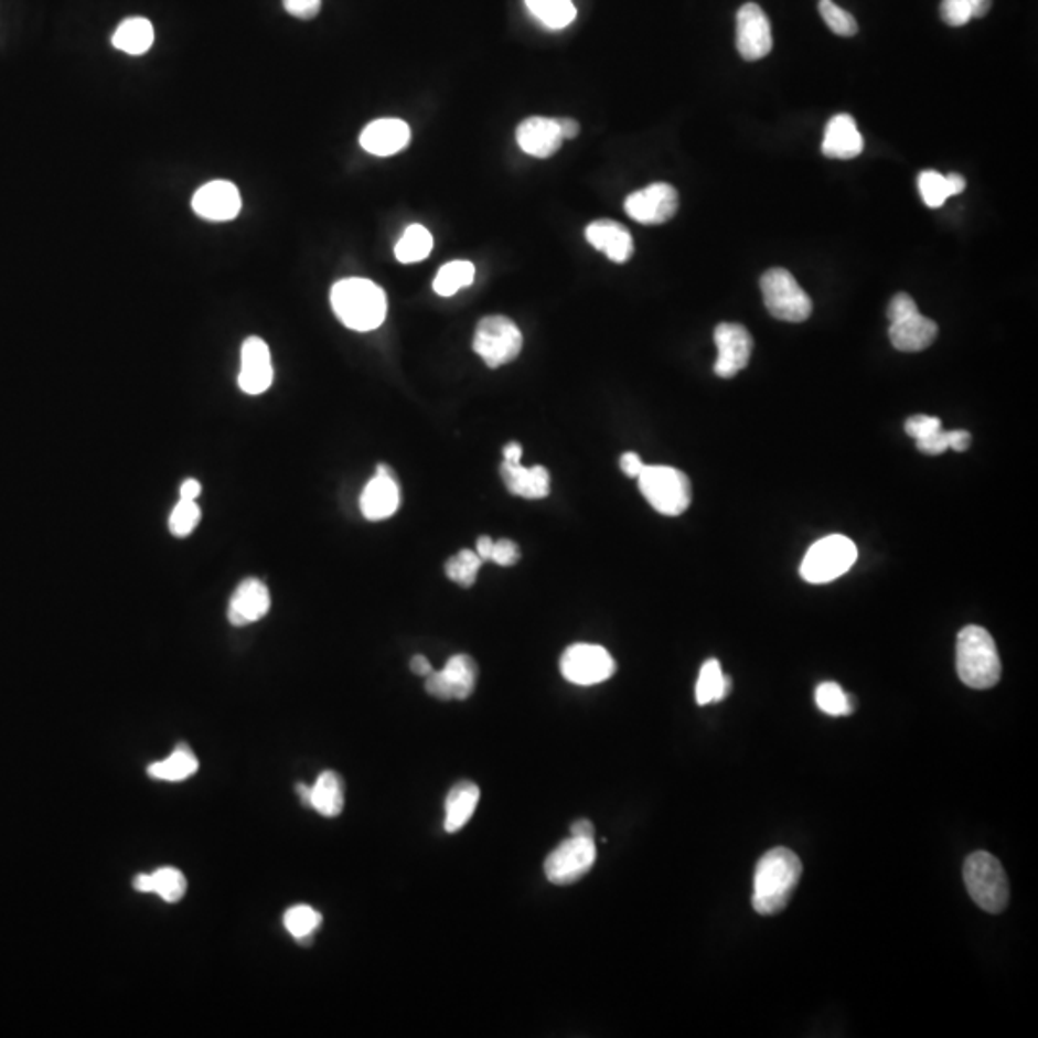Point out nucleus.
Wrapping results in <instances>:
<instances>
[{"mask_svg":"<svg viewBox=\"0 0 1038 1038\" xmlns=\"http://www.w3.org/2000/svg\"><path fill=\"white\" fill-rule=\"evenodd\" d=\"M802 877V862L794 852L778 846L766 852L755 871L752 906L760 916H775L791 902Z\"/></svg>","mask_w":1038,"mask_h":1038,"instance_id":"nucleus-1","label":"nucleus"},{"mask_svg":"<svg viewBox=\"0 0 1038 1038\" xmlns=\"http://www.w3.org/2000/svg\"><path fill=\"white\" fill-rule=\"evenodd\" d=\"M331 308L343 325L352 331H374L387 318V297L379 285L362 277H351L333 285Z\"/></svg>","mask_w":1038,"mask_h":1038,"instance_id":"nucleus-2","label":"nucleus"},{"mask_svg":"<svg viewBox=\"0 0 1038 1038\" xmlns=\"http://www.w3.org/2000/svg\"><path fill=\"white\" fill-rule=\"evenodd\" d=\"M957 675L964 685L977 691L993 688L1002 677V662L994 639L985 628L967 625L956 644Z\"/></svg>","mask_w":1038,"mask_h":1038,"instance_id":"nucleus-3","label":"nucleus"},{"mask_svg":"<svg viewBox=\"0 0 1038 1038\" xmlns=\"http://www.w3.org/2000/svg\"><path fill=\"white\" fill-rule=\"evenodd\" d=\"M964 881L970 897L981 910L1002 913L1009 902V882L1000 862L988 852H975L965 859Z\"/></svg>","mask_w":1038,"mask_h":1038,"instance_id":"nucleus-4","label":"nucleus"},{"mask_svg":"<svg viewBox=\"0 0 1038 1038\" xmlns=\"http://www.w3.org/2000/svg\"><path fill=\"white\" fill-rule=\"evenodd\" d=\"M639 489L650 506L664 516H681L693 501L687 475L670 466H644L639 473Z\"/></svg>","mask_w":1038,"mask_h":1038,"instance_id":"nucleus-5","label":"nucleus"},{"mask_svg":"<svg viewBox=\"0 0 1038 1038\" xmlns=\"http://www.w3.org/2000/svg\"><path fill=\"white\" fill-rule=\"evenodd\" d=\"M858 560V548L850 538L844 535H830L810 546L802 566L800 576L812 585L831 584L838 577L850 571Z\"/></svg>","mask_w":1038,"mask_h":1038,"instance_id":"nucleus-6","label":"nucleus"},{"mask_svg":"<svg viewBox=\"0 0 1038 1038\" xmlns=\"http://www.w3.org/2000/svg\"><path fill=\"white\" fill-rule=\"evenodd\" d=\"M760 287L766 308L781 322H806L812 315V299L800 287L791 271L783 268L768 269L760 279Z\"/></svg>","mask_w":1038,"mask_h":1038,"instance_id":"nucleus-7","label":"nucleus"},{"mask_svg":"<svg viewBox=\"0 0 1038 1038\" xmlns=\"http://www.w3.org/2000/svg\"><path fill=\"white\" fill-rule=\"evenodd\" d=\"M523 335L516 323L506 315H486L478 323L473 336V351L489 367L506 366L520 356Z\"/></svg>","mask_w":1038,"mask_h":1038,"instance_id":"nucleus-8","label":"nucleus"},{"mask_svg":"<svg viewBox=\"0 0 1038 1038\" xmlns=\"http://www.w3.org/2000/svg\"><path fill=\"white\" fill-rule=\"evenodd\" d=\"M560 672L564 679L574 685L592 687L612 677L616 673V660L600 644H571L561 654Z\"/></svg>","mask_w":1038,"mask_h":1038,"instance_id":"nucleus-9","label":"nucleus"},{"mask_svg":"<svg viewBox=\"0 0 1038 1038\" xmlns=\"http://www.w3.org/2000/svg\"><path fill=\"white\" fill-rule=\"evenodd\" d=\"M595 838L569 837L548 854L545 875L554 885H571L584 879L597 862Z\"/></svg>","mask_w":1038,"mask_h":1038,"instance_id":"nucleus-10","label":"nucleus"},{"mask_svg":"<svg viewBox=\"0 0 1038 1038\" xmlns=\"http://www.w3.org/2000/svg\"><path fill=\"white\" fill-rule=\"evenodd\" d=\"M478 685V664L466 654L450 657L441 672H431L426 677V691L439 700H466Z\"/></svg>","mask_w":1038,"mask_h":1038,"instance_id":"nucleus-11","label":"nucleus"},{"mask_svg":"<svg viewBox=\"0 0 1038 1038\" xmlns=\"http://www.w3.org/2000/svg\"><path fill=\"white\" fill-rule=\"evenodd\" d=\"M714 341L717 346V360L714 366L717 377L731 379L748 366L755 341L745 325L719 323L714 331Z\"/></svg>","mask_w":1038,"mask_h":1038,"instance_id":"nucleus-12","label":"nucleus"},{"mask_svg":"<svg viewBox=\"0 0 1038 1038\" xmlns=\"http://www.w3.org/2000/svg\"><path fill=\"white\" fill-rule=\"evenodd\" d=\"M679 208V195L670 183H652L635 191L625 201V212L639 224L660 225L670 222Z\"/></svg>","mask_w":1038,"mask_h":1038,"instance_id":"nucleus-13","label":"nucleus"},{"mask_svg":"<svg viewBox=\"0 0 1038 1038\" xmlns=\"http://www.w3.org/2000/svg\"><path fill=\"white\" fill-rule=\"evenodd\" d=\"M773 49L770 18L755 2L737 12V51L748 62L762 61Z\"/></svg>","mask_w":1038,"mask_h":1038,"instance_id":"nucleus-14","label":"nucleus"},{"mask_svg":"<svg viewBox=\"0 0 1038 1038\" xmlns=\"http://www.w3.org/2000/svg\"><path fill=\"white\" fill-rule=\"evenodd\" d=\"M240 390L250 396H258L271 387L274 366L268 344L260 336H248L240 349V372L237 377Z\"/></svg>","mask_w":1038,"mask_h":1038,"instance_id":"nucleus-15","label":"nucleus"},{"mask_svg":"<svg viewBox=\"0 0 1038 1038\" xmlns=\"http://www.w3.org/2000/svg\"><path fill=\"white\" fill-rule=\"evenodd\" d=\"M191 206L195 214L208 222H232L243 208L239 189L232 181H210L196 191Z\"/></svg>","mask_w":1038,"mask_h":1038,"instance_id":"nucleus-16","label":"nucleus"},{"mask_svg":"<svg viewBox=\"0 0 1038 1038\" xmlns=\"http://www.w3.org/2000/svg\"><path fill=\"white\" fill-rule=\"evenodd\" d=\"M400 509V486L387 466H377L374 479L364 486L360 510L370 522H382L395 516Z\"/></svg>","mask_w":1038,"mask_h":1038,"instance_id":"nucleus-17","label":"nucleus"},{"mask_svg":"<svg viewBox=\"0 0 1038 1038\" xmlns=\"http://www.w3.org/2000/svg\"><path fill=\"white\" fill-rule=\"evenodd\" d=\"M516 139L520 149L535 158L554 157L564 142L556 118L543 116H531L523 120L517 126Z\"/></svg>","mask_w":1038,"mask_h":1038,"instance_id":"nucleus-18","label":"nucleus"},{"mask_svg":"<svg viewBox=\"0 0 1038 1038\" xmlns=\"http://www.w3.org/2000/svg\"><path fill=\"white\" fill-rule=\"evenodd\" d=\"M411 139L410 126L396 118L375 120L360 135L362 149L374 157H393L406 149Z\"/></svg>","mask_w":1038,"mask_h":1038,"instance_id":"nucleus-19","label":"nucleus"},{"mask_svg":"<svg viewBox=\"0 0 1038 1038\" xmlns=\"http://www.w3.org/2000/svg\"><path fill=\"white\" fill-rule=\"evenodd\" d=\"M585 237L590 247L604 253L616 264H625L635 253V243L625 225L612 220H597L587 225Z\"/></svg>","mask_w":1038,"mask_h":1038,"instance_id":"nucleus-20","label":"nucleus"},{"mask_svg":"<svg viewBox=\"0 0 1038 1038\" xmlns=\"http://www.w3.org/2000/svg\"><path fill=\"white\" fill-rule=\"evenodd\" d=\"M271 598L266 585L260 579H245L233 592L229 600V621L237 628L260 621L269 612Z\"/></svg>","mask_w":1038,"mask_h":1038,"instance_id":"nucleus-21","label":"nucleus"},{"mask_svg":"<svg viewBox=\"0 0 1038 1038\" xmlns=\"http://www.w3.org/2000/svg\"><path fill=\"white\" fill-rule=\"evenodd\" d=\"M939 335V325L921 314L919 310L890 322L889 336L892 346L900 352L925 351Z\"/></svg>","mask_w":1038,"mask_h":1038,"instance_id":"nucleus-22","label":"nucleus"},{"mask_svg":"<svg viewBox=\"0 0 1038 1038\" xmlns=\"http://www.w3.org/2000/svg\"><path fill=\"white\" fill-rule=\"evenodd\" d=\"M823 154L833 160H852L864 150V137L850 114H837L831 118L822 145Z\"/></svg>","mask_w":1038,"mask_h":1038,"instance_id":"nucleus-23","label":"nucleus"},{"mask_svg":"<svg viewBox=\"0 0 1038 1038\" xmlns=\"http://www.w3.org/2000/svg\"><path fill=\"white\" fill-rule=\"evenodd\" d=\"M501 475L510 493L520 499L541 501L550 494V473L543 466L525 468L523 463L502 462Z\"/></svg>","mask_w":1038,"mask_h":1038,"instance_id":"nucleus-24","label":"nucleus"},{"mask_svg":"<svg viewBox=\"0 0 1038 1038\" xmlns=\"http://www.w3.org/2000/svg\"><path fill=\"white\" fill-rule=\"evenodd\" d=\"M481 791L471 781H460L450 789L445 802V830L447 833H458L470 822L471 815L478 810Z\"/></svg>","mask_w":1038,"mask_h":1038,"instance_id":"nucleus-25","label":"nucleus"},{"mask_svg":"<svg viewBox=\"0 0 1038 1038\" xmlns=\"http://www.w3.org/2000/svg\"><path fill=\"white\" fill-rule=\"evenodd\" d=\"M135 889L139 892H154L165 902H180L188 892V879L175 867H160L154 874H139L135 877Z\"/></svg>","mask_w":1038,"mask_h":1038,"instance_id":"nucleus-26","label":"nucleus"},{"mask_svg":"<svg viewBox=\"0 0 1038 1038\" xmlns=\"http://www.w3.org/2000/svg\"><path fill=\"white\" fill-rule=\"evenodd\" d=\"M918 185L921 199H923L927 206L929 208H941L946 199L964 193L967 183L960 173L942 175V173L933 172V170H927V172L919 173Z\"/></svg>","mask_w":1038,"mask_h":1038,"instance_id":"nucleus-27","label":"nucleus"},{"mask_svg":"<svg viewBox=\"0 0 1038 1038\" xmlns=\"http://www.w3.org/2000/svg\"><path fill=\"white\" fill-rule=\"evenodd\" d=\"M310 807H314L315 812L323 817H336L343 812V779L339 778L335 771H323L318 781L312 784Z\"/></svg>","mask_w":1038,"mask_h":1038,"instance_id":"nucleus-28","label":"nucleus"},{"mask_svg":"<svg viewBox=\"0 0 1038 1038\" xmlns=\"http://www.w3.org/2000/svg\"><path fill=\"white\" fill-rule=\"evenodd\" d=\"M154 43V28L145 18H128L114 31L113 45L121 53L141 56Z\"/></svg>","mask_w":1038,"mask_h":1038,"instance_id":"nucleus-29","label":"nucleus"},{"mask_svg":"<svg viewBox=\"0 0 1038 1038\" xmlns=\"http://www.w3.org/2000/svg\"><path fill=\"white\" fill-rule=\"evenodd\" d=\"M147 771H149L150 778L170 781V783H180V781H185L191 775H195L199 771V760H196V756L193 755L191 748L180 745V747H175L172 755L165 758L164 762L150 763Z\"/></svg>","mask_w":1038,"mask_h":1038,"instance_id":"nucleus-30","label":"nucleus"},{"mask_svg":"<svg viewBox=\"0 0 1038 1038\" xmlns=\"http://www.w3.org/2000/svg\"><path fill=\"white\" fill-rule=\"evenodd\" d=\"M731 693V677L725 675L717 660L704 662L698 681H696V703L700 706L716 704L725 700Z\"/></svg>","mask_w":1038,"mask_h":1038,"instance_id":"nucleus-31","label":"nucleus"},{"mask_svg":"<svg viewBox=\"0 0 1038 1038\" xmlns=\"http://www.w3.org/2000/svg\"><path fill=\"white\" fill-rule=\"evenodd\" d=\"M533 18L548 30H564L574 23L577 8L574 0H525Z\"/></svg>","mask_w":1038,"mask_h":1038,"instance_id":"nucleus-32","label":"nucleus"},{"mask_svg":"<svg viewBox=\"0 0 1038 1038\" xmlns=\"http://www.w3.org/2000/svg\"><path fill=\"white\" fill-rule=\"evenodd\" d=\"M434 250V237L427 227L419 224H411L406 227L400 240L396 243L395 256L400 264H416V261L426 260L427 256Z\"/></svg>","mask_w":1038,"mask_h":1038,"instance_id":"nucleus-33","label":"nucleus"},{"mask_svg":"<svg viewBox=\"0 0 1038 1038\" xmlns=\"http://www.w3.org/2000/svg\"><path fill=\"white\" fill-rule=\"evenodd\" d=\"M475 281V266L468 260L445 264L435 277L434 289L439 297H452Z\"/></svg>","mask_w":1038,"mask_h":1038,"instance_id":"nucleus-34","label":"nucleus"},{"mask_svg":"<svg viewBox=\"0 0 1038 1038\" xmlns=\"http://www.w3.org/2000/svg\"><path fill=\"white\" fill-rule=\"evenodd\" d=\"M322 913L314 910L312 906L299 905L292 906L285 911V929L299 942L308 941L314 937L315 931L322 927Z\"/></svg>","mask_w":1038,"mask_h":1038,"instance_id":"nucleus-35","label":"nucleus"},{"mask_svg":"<svg viewBox=\"0 0 1038 1038\" xmlns=\"http://www.w3.org/2000/svg\"><path fill=\"white\" fill-rule=\"evenodd\" d=\"M815 704L817 708L827 714V716L843 717L850 716L854 711V700L848 693H844V688L837 683H822L820 687L815 688Z\"/></svg>","mask_w":1038,"mask_h":1038,"instance_id":"nucleus-36","label":"nucleus"},{"mask_svg":"<svg viewBox=\"0 0 1038 1038\" xmlns=\"http://www.w3.org/2000/svg\"><path fill=\"white\" fill-rule=\"evenodd\" d=\"M481 566H483V560L479 558L478 553L463 548V550L454 554V556L447 561L445 571H447L450 581H454L456 585L468 589V587H473L475 581H478V574Z\"/></svg>","mask_w":1038,"mask_h":1038,"instance_id":"nucleus-37","label":"nucleus"},{"mask_svg":"<svg viewBox=\"0 0 1038 1038\" xmlns=\"http://www.w3.org/2000/svg\"><path fill=\"white\" fill-rule=\"evenodd\" d=\"M820 14H822L823 22L827 23V28L833 33H837L838 38H852V35L858 33L856 18L850 12L837 7L833 0H822L820 2Z\"/></svg>","mask_w":1038,"mask_h":1038,"instance_id":"nucleus-38","label":"nucleus"},{"mask_svg":"<svg viewBox=\"0 0 1038 1038\" xmlns=\"http://www.w3.org/2000/svg\"><path fill=\"white\" fill-rule=\"evenodd\" d=\"M201 522V509L196 501H180L170 516V531L175 537H188Z\"/></svg>","mask_w":1038,"mask_h":1038,"instance_id":"nucleus-39","label":"nucleus"},{"mask_svg":"<svg viewBox=\"0 0 1038 1038\" xmlns=\"http://www.w3.org/2000/svg\"><path fill=\"white\" fill-rule=\"evenodd\" d=\"M941 15L952 28H962L973 18L970 0H942Z\"/></svg>","mask_w":1038,"mask_h":1038,"instance_id":"nucleus-40","label":"nucleus"},{"mask_svg":"<svg viewBox=\"0 0 1038 1038\" xmlns=\"http://www.w3.org/2000/svg\"><path fill=\"white\" fill-rule=\"evenodd\" d=\"M942 429V421L939 418H933V416H913V418L906 421V434L913 437L916 441L923 439V437H929V435L934 434Z\"/></svg>","mask_w":1038,"mask_h":1038,"instance_id":"nucleus-41","label":"nucleus"},{"mask_svg":"<svg viewBox=\"0 0 1038 1038\" xmlns=\"http://www.w3.org/2000/svg\"><path fill=\"white\" fill-rule=\"evenodd\" d=\"M522 558V553H520V546L510 541V538H501V541H494L493 546V556H491V561L499 564V566H514L517 560Z\"/></svg>","mask_w":1038,"mask_h":1038,"instance_id":"nucleus-42","label":"nucleus"},{"mask_svg":"<svg viewBox=\"0 0 1038 1038\" xmlns=\"http://www.w3.org/2000/svg\"><path fill=\"white\" fill-rule=\"evenodd\" d=\"M283 7L289 14L299 20H312L320 14L322 0H283Z\"/></svg>","mask_w":1038,"mask_h":1038,"instance_id":"nucleus-43","label":"nucleus"},{"mask_svg":"<svg viewBox=\"0 0 1038 1038\" xmlns=\"http://www.w3.org/2000/svg\"><path fill=\"white\" fill-rule=\"evenodd\" d=\"M918 449L923 452V454L929 456H939L942 452L949 450V439H946V431L944 429H939L934 434L929 435V437H923L919 439Z\"/></svg>","mask_w":1038,"mask_h":1038,"instance_id":"nucleus-44","label":"nucleus"},{"mask_svg":"<svg viewBox=\"0 0 1038 1038\" xmlns=\"http://www.w3.org/2000/svg\"><path fill=\"white\" fill-rule=\"evenodd\" d=\"M916 310H918L916 300L911 299L910 295H906V292H898L897 297L890 300L887 315H889L890 322H895L898 318L911 314V312H916Z\"/></svg>","mask_w":1038,"mask_h":1038,"instance_id":"nucleus-45","label":"nucleus"},{"mask_svg":"<svg viewBox=\"0 0 1038 1038\" xmlns=\"http://www.w3.org/2000/svg\"><path fill=\"white\" fill-rule=\"evenodd\" d=\"M620 468L628 478H639V473L643 471L644 463L641 460V456L635 454V452H625L621 456Z\"/></svg>","mask_w":1038,"mask_h":1038,"instance_id":"nucleus-46","label":"nucleus"},{"mask_svg":"<svg viewBox=\"0 0 1038 1038\" xmlns=\"http://www.w3.org/2000/svg\"><path fill=\"white\" fill-rule=\"evenodd\" d=\"M946 439H949V449L956 450V452H964L972 445V435L964 431V429L946 431Z\"/></svg>","mask_w":1038,"mask_h":1038,"instance_id":"nucleus-47","label":"nucleus"},{"mask_svg":"<svg viewBox=\"0 0 1038 1038\" xmlns=\"http://www.w3.org/2000/svg\"><path fill=\"white\" fill-rule=\"evenodd\" d=\"M556 124H558V128H560V133L561 137H564V141H568V139H576L577 135H579V131H581L579 124H577L576 120H571V118H556Z\"/></svg>","mask_w":1038,"mask_h":1038,"instance_id":"nucleus-48","label":"nucleus"},{"mask_svg":"<svg viewBox=\"0 0 1038 1038\" xmlns=\"http://www.w3.org/2000/svg\"><path fill=\"white\" fill-rule=\"evenodd\" d=\"M181 501H196L199 494H201V483L196 479H188L183 481V485L180 489Z\"/></svg>","mask_w":1038,"mask_h":1038,"instance_id":"nucleus-49","label":"nucleus"},{"mask_svg":"<svg viewBox=\"0 0 1038 1038\" xmlns=\"http://www.w3.org/2000/svg\"><path fill=\"white\" fill-rule=\"evenodd\" d=\"M569 831H571V837L595 838V825L589 820H577Z\"/></svg>","mask_w":1038,"mask_h":1038,"instance_id":"nucleus-50","label":"nucleus"},{"mask_svg":"<svg viewBox=\"0 0 1038 1038\" xmlns=\"http://www.w3.org/2000/svg\"><path fill=\"white\" fill-rule=\"evenodd\" d=\"M493 538L489 535H483V537L478 538V546H475V553H478L479 558L483 561H491V556H493Z\"/></svg>","mask_w":1038,"mask_h":1038,"instance_id":"nucleus-51","label":"nucleus"},{"mask_svg":"<svg viewBox=\"0 0 1038 1038\" xmlns=\"http://www.w3.org/2000/svg\"><path fill=\"white\" fill-rule=\"evenodd\" d=\"M502 456H504V463H522L523 449L520 442H510L502 450Z\"/></svg>","mask_w":1038,"mask_h":1038,"instance_id":"nucleus-52","label":"nucleus"},{"mask_svg":"<svg viewBox=\"0 0 1038 1038\" xmlns=\"http://www.w3.org/2000/svg\"><path fill=\"white\" fill-rule=\"evenodd\" d=\"M410 670L416 673V675L427 677L429 673L434 672V665H431V662H429L426 656H414L410 660Z\"/></svg>","mask_w":1038,"mask_h":1038,"instance_id":"nucleus-53","label":"nucleus"},{"mask_svg":"<svg viewBox=\"0 0 1038 1038\" xmlns=\"http://www.w3.org/2000/svg\"><path fill=\"white\" fill-rule=\"evenodd\" d=\"M973 18H985L991 12L993 0H970Z\"/></svg>","mask_w":1038,"mask_h":1038,"instance_id":"nucleus-54","label":"nucleus"},{"mask_svg":"<svg viewBox=\"0 0 1038 1038\" xmlns=\"http://www.w3.org/2000/svg\"><path fill=\"white\" fill-rule=\"evenodd\" d=\"M297 794H299L300 802H302L304 806H310V794H312V786H308V784L304 783H299L297 784Z\"/></svg>","mask_w":1038,"mask_h":1038,"instance_id":"nucleus-55","label":"nucleus"}]
</instances>
